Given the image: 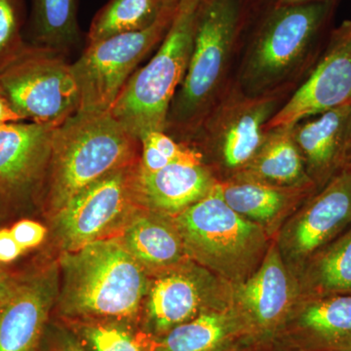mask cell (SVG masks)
I'll list each match as a JSON object with an SVG mask.
<instances>
[{"label": "cell", "instance_id": "cell-35", "mask_svg": "<svg viewBox=\"0 0 351 351\" xmlns=\"http://www.w3.org/2000/svg\"><path fill=\"white\" fill-rule=\"evenodd\" d=\"M20 121H24V119L14 110L5 94L0 89V125Z\"/></svg>", "mask_w": 351, "mask_h": 351}, {"label": "cell", "instance_id": "cell-8", "mask_svg": "<svg viewBox=\"0 0 351 351\" xmlns=\"http://www.w3.org/2000/svg\"><path fill=\"white\" fill-rule=\"evenodd\" d=\"M178 11L166 8L144 31L117 34L88 44L71 64L80 92L77 112H108L138 64L162 43Z\"/></svg>", "mask_w": 351, "mask_h": 351}, {"label": "cell", "instance_id": "cell-6", "mask_svg": "<svg viewBox=\"0 0 351 351\" xmlns=\"http://www.w3.org/2000/svg\"><path fill=\"white\" fill-rule=\"evenodd\" d=\"M197 7L179 6L156 54L132 75L110 108V114L138 140L151 132H165L171 103L193 50Z\"/></svg>", "mask_w": 351, "mask_h": 351}, {"label": "cell", "instance_id": "cell-1", "mask_svg": "<svg viewBox=\"0 0 351 351\" xmlns=\"http://www.w3.org/2000/svg\"><path fill=\"white\" fill-rule=\"evenodd\" d=\"M338 3L271 5L254 16L233 80L240 89L249 96L292 93L324 49Z\"/></svg>", "mask_w": 351, "mask_h": 351}, {"label": "cell", "instance_id": "cell-30", "mask_svg": "<svg viewBox=\"0 0 351 351\" xmlns=\"http://www.w3.org/2000/svg\"><path fill=\"white\" fill-rule=\"evenodd\" d=\"M14 239L24 251L32 250L43 243L47 237L45 226L34 219H23L16 221L10 228Z\"/></svg>", "mask_w": 351, "mask_h": 351}, {"label": "cell", "instance_id": "cell-31", "mask_svg": "<svg viewBox=\"0 0 351 351\" xmlns=\"http://www.w3.org/2000/svg\"><path fill=\"white\" fill-rule=\"evenodd\" d=\"M24 253V249L14 239L10 228H0V265H10Z\"/></svg>", "mask_w": 351, "mask_h": 351}, {"label": "cell", "instance_id": "cell-34", "mask_svg": "<svg viewBox=\"0 0 351 351\" xmlns=\"http://www.w3.org/2000/svg\"><path fill=\"white\" fill-rule=\"evenodd\" d=\"M21 272L13 271L8 265H0V304L6 299L14 285L17 282Z\"/></svg>", "mask_w": 351, "mask_h": 351}, {"label": "cell", "instance_id": "cell-19", "mask_svg": "<svg viewBox=\"0 0 351 351\" xmlns=\"http://www.w3.org/2000/svg\"><path fill=\"white\" fill-rule=\"evenodd\" d=\"M218 182L204 162H173L156 172H147L138 163L133 189L141 207L174 218L210 193Z\"/></svg>", "mask_w": 351, "mask_h": 351}, {"label": "cell", "instance_id": "cell-16", "mask_svg": "<svg viewBox=\"0 0 351 351\" xmlns=\"http://www.w3.org/2000/svg\"><path fill=\"white\" fill-rule=\"evenodd\" d=\"M59 281L58 265L21 271L0 304V351H40L57 302Z\"/></svg>", "mask_w": 351, "mask_h": 351}, {"label": "cell", "instance_id": "cell-5", "mask_svg": "<svg viewBox=\"0 0 351 351\" xmlns=\"http://www.w3.org/2000/svg\"><path fill=\"white\" fill-rule=\"evenodd\" d=\"M172 219L189 258L232 286L258 269L274 240L226 204L219 181L205 197Z\"/></svg>", "mask_w": 351, "mask_h": 351}, {"label": "cell", "instance_id": "cell-15", "mask_svg": "<svg viewBox=\"0 0 351 351\" xmlns=\"http://www.w3.org/2000/svg\"><path fill=\"white\" fill-rule=\"evenodd\" d=\"M299 299V281L274 240L258 269L244 282L232 286L233 306L260 341H274Z\"/></svg>", "mask_w": 351, "mask_h": 351}, {"label": "cell", "instance_id": "cell-11", "mask_svg": "<svg viewBox=\"0 0 351 351\" xmlns=\"http://www.w3.org/2000/svg\"><path fill=\"white\" fill-rule=\"evenodd\" d=\"M232 304V284L189 260L149 276L138 326L160 339L205 311Z\"/></svg>", "mask_w": 351, "mask_h": 351}, {"label": "cell", "instance_id": "cell-7", "mask_svg": "<svg viewBox=\"0 0 351 351\" xmlns=\"http://www.w3.org/2000/svg\"><path fill=\"white\" fill-rule=\"evenodd\" d=\"M291 93L249 96L232 80L191 138L219 182L246 167L265 136V125Z\"/></svg>", "mask_w": 351, "mask_h": 351}, {"label": "cell", "instance_id": "cell-42", "mask_svg": "<svg viewBox=\"0 0 351 351\" xmlns=\"http://www.w3.org/2000/svg\"><path fill=\"white\" fill-rule=\"evenodd\" d=\"M351 168V167H350Z\"/></svg>", "mask_w": 351, "mask_h": 351}, {"label": "cell", "instance_id": "cell-37", "mask_svg": "<svg viewBox=\"0 0 351 351\" xmlns=\"http://www.w3.org/2000/svg\"><path fill=\"white\" fill-rule=\"evenodd\" d=\"M332 1V0H272L269 6L300 5V4L314 3V2Z\"/></svg>", "mask_w": 351, "mask_h": 351}, {"label": "cell", "instance_id": "cell-21", "mask_svg": "<svg viewBox=\"0 0 351 351\" xmlns=\"http://www.w3.org/2000/svg\"><path fill=\"white\" fill-rule=\"evenodd\" d=\"M117 237L149 276L191 260L173 219L143 207Z\"/></svg>", "mask_w": 351, "mask_h": 351}, {"label": "cell", "instance_id": "cell-20", "mask_svg": "<svg viewBox=\"0 0 351 351\" xmlns=\"http://www.w3.org/2000/svg\"><path fill=\"white\" fill-rule=\"evenodd\" d=\"M226 204L258 223L272 239L283 223L317 193L315 186H278L247 179L219 182Z\"/></svg>", "mask_w": 351, "mask_h": 351}, {"label": "cell", "instance_id": "cell-27", "mask_svg": "<svg viewBox=\"0 0 351 351\" xmlns=\"http://www.w3.org/2000/svg\"><path fill=\"white\" fill-rule=\"evenodd\" d=\"M63 320V319H62ZM88 351H154L156 338L137 325L114 320H63Z\"/></svg>", "mask_w": 351, "mask_h": 351}, {"label": "cell", "instance_id": "cell-18", "mask_svg": "<svg viewBox=\"0 0 351 351\" xmlns=\"http://www.w3.org/2000/svg\"><path fill=\"white\" fill-rule=\"evenodd\" d=\"M306 174L317 191L351 167V105L341 106L293 125Z\"/></svg>", "mask_w": 351, "mask_h": 351}, {"label": "cell", "instance_id": "cell-36", "mask_svg": "<svg viewBox=\"0 0 351 351\" xmlns=\"http://www.w3.org/2000/svg\"><path fill=\"white\" fill-rule=\"evenodd\" d=\"M248 1L249 10H250L251 18L257 15L263 9L267 8L271 4L272 0H247Z\"/></svg>", "mask_w": 351, "mask_h": 351}, {"label": "cell", "instance_id": "cell-33", "mask_svg": "<svg viewBox=\"0 0 351 351\" xmlns=\"http://www.w3.org/2000/svg\"><path fill=\"white\" fill-rule=\"evenodd\" d=\"M272 343L274 341H260L255 338H245L218 351H267Z\"/></svg>", "mask_w": 351, "mask_h": 351}, {"label": "cell", "instance_id": "cell-10", "mask_svg": "<svg viewBox=\"0 0 351 351\" xmlns=\"http://www.w3.org/2000/svg\"><path fill=\"white\" fill-rule=\"evenodd\" d=\"M138 163L105 176L49 216L51 235L61 252L119 237L142 208L133 189Z\"/></svg>", "mask_w": 351, "mask_h": 351}, {"label": "cell", "instance_id": "cell-28", "mask_svg": "<svg viewBox=\"0 0 351 351\" xmlns=\"http://www.w3.org/2000/svg\"><path fill=\"white\" fill-rule=\"evenodd\" d=\"M21 36L19 2L0 0V71L24 52Z\"/></svg>", "mask_w": 351, "mask_h": 351}, {"label": "cell", "instance_id": "cell-22", "mask_svg": "<svg viewBox=\"0 0 351 351\" xmlns=\"http://www.w3.org/2000/svg\"><path fill=\"white\" fill-rule=\"evenodd\" d=\"M245 338L254 336L232 304L205 311L156 339L154 351H218Z\"/></svg>", "mask_w": 351, "mask_h": 351}, {"label": "cell", "instance_id": "cell-41", "mask_svg": "<svg viewBox=\"0 0 351 351\" xmlns=\"http://www.w3.org/2000/svg\"><path fill=\"white\" fill-rule=\"evenodd\" d=\"M6 210L4 209V207L2 206L1 204H0V218H2V217L4 216V214H5Z\"/></svg>", "mask_w": 351, "mask_h": 351}, {"label": "cell", "instance_id": "cell-25", "mask_svg": "<svg viewBox=\"0 0 351 351\" xmlns=\"http://www.w3.org/2000/svg\"><path fill=\"white\" fill-rule=\"evenodd\" d=\"M78 0H32L29 34L38 47L62 52L80 40Z\"/></svg>", "mask_w": 351, "mask_h": 351}, {"label": "cell", "instance_id": "cell-39", "mask_svg": "<svg viewBox=\"0 0 351 351\" xmlns=\"http://www.w3.org/2000/svg\"><path fill=\"white\" fill-rule=\"evenodd\" d=\"M267 351H293L290 350H287V348H282V346L277 345L276 343H272L271 346H269V350Z\"/></svg>", "mask_w": 351, "mask_h": 351}, {"label": "cell", "instance_id": "cell-17", "mask_svg": "<svg viewBox=\"0 0 351 351\" xmlns=\"http://www.w3.org/2000/svg\"><path fill=\"white\" fill-rule=\"evenodd\" d=\"M274 343L293 351H351V295L299 299Z\"/></svg>", "mask_w": 351, "mask_h": 351}, {"label": "cell", "instance_id": "cell-23", "mask_svg": "<svg viewBox=\"0 0 351 351\" xmlns=\"http://www.w3.org/2000/svg\"><path fill=\"white\" fill-rule=\"evenodd\" d=\"M232 179L252 180L278 186H315L306 174L301 152L293 138V125L276 127L265 132L255 156Z\"/></svg>", "mask_w": 351, "mask_h": 351}, {"label": "cell", "instance_id": "cell-26", "mask_svg": "<svg viewBox=\"0 0 351 351\" xmlns=\"http://www.w3.org/2000/svg\"><path fill=\"white\" fill-rule=\"evenodd\" d=\"M165 9L164 0H110L92 21L87 43L144 31L156 22Z\"/></svg>", "mask_w": 351, "mask_h": 351}, {"label": "cell", "instance_id": "cell-12", "mask_svg": "<svg viewBox=\"0 0 351 351\" xmlns=\"http://www.w3.org/2000/svg\"><path fill=\"white\" fill-rule=\"evenodd\" d=\"M351 226V168L311 196L274 240L291 271L299 276L313 256Z\"/></svg>", "mask_w": 351, "mask_h": 351}, {"label": "cell", "instance_id": "cell-4", "mask_svg": "<svg viewBox=\"0 0 351 351\" xmlns=\"http://www.w3.org/2000/svg\"><path fill=\"white\" fill-rule=\"evenodd\" d=\"M137 137L108 112H76L53 136L43 199L54 214L83 189L141 159Z\"/></svg>", "mask_w": 351, "mask_h": 351}, {"label": "cell", "instance_id": "cell-32", "mask_svg": "<svg viewBox=\"0 0 351 351\" xmlns=\"http://www.w3.org/2000/svg\"><path fill=\"white\" fill-rule=\"evenodd\" d=\"M142 151H141L140 166L147 172H156L173 163L165 156H163L154 145L145 141H141Z\"/></svg>", "mask_w": 351, "mask_h": 351}, {"label": "cell", "instance_id": "cell-3", "mask_svg": "<svg viewBox=\"0 0 351 351\" xmlns=\"http://www.w3.org/2000/svg\"><path fill=\"white\" fill-rule=\"evenodd\" d=\"M247 0H200L193 50L184 80L171 103L166 133L191 140L225 91L234 55L250 24Z\"/></svg>", "mask_w": 351, "mask_h": 351}, {"label": "cell", "instance_id": "cell-24", "mask_svg": "<svg viewBox=\"0 0 351 351\" xmlns=\"http://www.w3.org/2000/svg\"><path fill=\"white\" fill-rule=\"evenodd\" d=\"M297 278L300 299L351 295V226L313 256Z\"/></svg>", "mask_w": 351, "mask_h": 351}, {"label": "cell", "instance_id": "cell-14", "mask_svg": "<svg viewBox=\"0 0 351 351\" xmlns=\"http://www.w3.org/2000/svg\"><path fill=\"white\" fill-rule=\"evenodd\" d=\"M56 127L23 121L0 125V204L6 211L43 199Z\"/></svg>", "mask_w": 351, "mask_h": 351}, {"label": "cell", "instance_id": "cell-29", "mask_svg": "<svg viewBox=\"0 0 351 351\" xmlns=\"http://www.w3.org/2000/svg\"><path fill=\"white\" fill-rule=\"evenodd\" d=\"M40 351H88L75 332L64 322L49 321L41 343Z\"/></svg>", "mask_w": 351, "mask_h": 351}, {"label": "cell", "instance_id": "cell-38", "mask_svg": "<svg viewBox=\"0 0 351 351\" xmlns=\"http://www.w3.org/2000/svg\"><path fill=\"white\" fill-rule=\"evenodd\" d=\"M180 3H181V0H164L166 8L171 9V10H179Z\"/></svg>", "mask_w": 351, "mask_h": 351}, {"label": "cell", "instance_id": "cell-13", "mask_svg": "<svg viewBox=\"0 0 351 351\" xmlns=\"http://www.w3.org/2000/svg\"><path fill=\"white\" fill-rule=\"evenodd\" d=\"M345 105H351V20L331 29L317 61L265 125V132Z\"/></svg>", "mask_w": 351, "mask_h": 351}, {"label": "cell", "instance_id": "cell-9", "mask_svg": "<svg viewBox=\"0 0 351 351\" xmlns=\"http://www.w3.org/2000/svg\"><path fill=\"white\" fill-rule=\"evenodd\" d=\"M0 89L22 119L34 123L59 126L80 110L71 64L44 48H25L2 69Z\"/></svg>", "mask_w": 351, "mask_h": 351}, {"label": "cell", "instance_id": "cell-40", "mask_svg": "<svg viewBox=\"0 0 351 351\" xmlns=\"http://www.w3.org/2000/svg\"><path fill=\"white\" fill-rule=\"evenodd\" d=\"M181 2H184V3H189V4H198L200 2V0H181Z\"/></svg>", "mask_w": 351, "mask_h": 351}, {"label": "cell", "instance_id": "cell-2", "mask_svg": "<svg viewBox=\"0 0 351 351\" xmlns=\"http://www.w3.org/2000/svg\"><path fill=\"white\" fill-rule=\"evenodd\" d=\"M58 267L61 319L114 320L138 326L149 276L119 237L62 252Z\"/></svg>", "mask_w": 351, "mask_h": 351}]
</instances>
